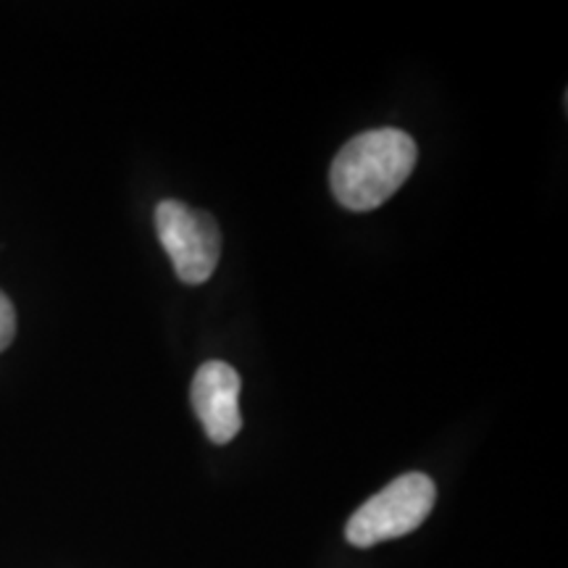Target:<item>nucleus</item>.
I'll list each match as a JSON object with an SVG mask.
<instances>
[{
	"instance_id": "2",
	"label": "nucleus",
	"mask_w": 568,
	"mask_h": 568,
	"mask_svg": "<svg viewBox=\"0 0 568 568\" xmlns=\"http://www.w3.org/2000/svg\"><path fill=\"white\" fill-rule=\"evenodd\" d=\"M435 500L437 487L426 474H403L355 510L345 527L347 542L355 548H372L387 539L410 535L432 514Z\"/></svg>"
},
{
	"instance_id": "1",
	"label": "nucleus",
	"mask_w": 568,
	"mask_h": 568,
	"mask_svg": "<svg viewBox=\"0 0 568 568\" xmlns=\"http://www.w3.org/2000/svg\"><path fill=\"white\" fill-rule=\"evenodd\" d=\"M416 142L400 130L353 138L332 163V193L347 211H372L389 201L416 166Z\"/></svg>"
},
{
	"instance_id": "4",
	"label": "nucleus",
	"mask_w": 568,
	"mask_h": 568,
	"mask_svg": "<svg viewBox=\"0 0 568 568\" xmlns=\"http://www.w3.org/2000/svg\"><path fill=\"white\" fill-rule=\"evenodd\" d=\"M193 408L211 443L226 445L243 429L240 376L224 361H209L195 372Z\"/></svg>"
},
{
	"instance_id": "3",
	"label": "nucleus",
	"mask_w": 568,
	"mask_h": 568,
	"mask_svg": "<svg viewBox=\"0 0 568 568\" xmlns=\"http://www.w3.org/2000/svg\"><path fill=\"white\" fill-rule=\"evenodd\" d=\"M155 234L184 284L211 280L222 255V232L211 213L182 201H161L155 205Z\"/></svg>"
},
{
	"instance_id": "5",
	"label": "nucleus",
	"mask_w": 568,
	"mask_h": 568,
	"mask_svg": "<svg viewBox=\"0 0 568 568\" xmlns=\"http://www.w3.org/2000/svg\"><path fill=\"white\" fill-rule=\"evenodd\" d=\"M13 335H17V311L9 297L0 293V353L13 343Z\"/></svg>"
}]
</instances>
